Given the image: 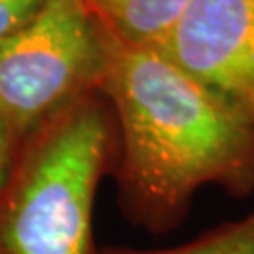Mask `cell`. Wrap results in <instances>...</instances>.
Here are the masks:
<instances>
[{
    "mask_svg": "<svg viewBox=\"0 0 254 254\" xmlns=\"http://www.w3.org/2000/svg\"><path fill=\"white\" fill-rule=\"evenodd\" d=\"M100 92L117 125L121 198L139 224L173 226L205 185L234 196L254 189V111L156 49L111 38Z\"/></svg>",
    "mask_w": 254,
    "mask_h": 254,
    "instance_id": "cell-1",
    "label": "cell"
},
{
    "mask_svg": "<svg viewBox=\"0 0 254 254\" xmlns=\"http://www.w3.org/2000/svg\"><path fill=\"white\" fill-rule=\"evenodd\" d=\"M119 134L100 91L59 111L19 147L0 196V254H98L92 209Z\"/></svg>",
    "mask_w": 254,
    "mask_h": 254,
    "instance_id": "cell-2",
    "label": "cell"
},
{
    "mask_svg": "<svg viewBox=\"0 0 254 254\" xmlns=\"http://www.w3.org/2000/svg\"><path fill=\"white\" fill-rule=\"evenodd\" d=\"M109 46L85 0H49L0 44V119L17 151L59 111L100 91Z\"/></svg>",
    "mask_w": 254,
    "mask_h": 254,
    "instance_id": "cell-3",
    "label": "cell"
},
{
    "mask_svg": "<svg viewBox=\"0 0 254 254\" xmlns=\"http://www.w3.org/2000/svg\"><path fill=\"white\" fill-rule=\"evenodd\" d=\"M156 51L254 111V0H190Z\"/></svg>",
    "mask_w": 254,
    "mask_h": 254,
    "instance_id": "cell-4",
    "label": "cell"
},
{
    "mask_svg": "<svg viewBox=\"0 0 254 254\" xmlns=\"http://www.w3.org/2000/svg\"><path fill=\"white\" fill-rule=\"evenodd\" d=\"M190 0H85L92 17L117 44L156 49Z\"/></svg>",
    "mask_w": 254,
    "mask_h": 254,
    "instance_id": "cell-5",
    "label": "cell"
},
{
    "mask_svg": "<svg viewBox=\"0 0 254 254\" xmlns=\"http://www.w3.org/2000/svg\"><path fill=\"white\" fill-rule=\"evenodd\" d=\"M100 254H254V213L179 247L158 251L106 249Z\"/></svg>",
    "mask_w": 254,
    "mask_h": 254,
    "instance_id": "cell-6",
    "label": "cell"
},
{
    "mask_svg": "<svg viewBox=\"0 0 254 254\" xmlns=\"http://www.w3.org/2000/svg\"><path fill=\"white\" fill-rule=\"evenodd\" d=\"M49 0H0V44L27 27Z\"/></svg>",
    "mask_w": 254,
    "mask_h": 254,
    "instance_id": "cell-7",
    "label": "cell"
},
{
    "mask_svg": "<svg viewBox=\"0 0 254 254\" xmlns=\"http://www.w3.org/2000/svg\"><path fill=\"white\" fill-rule=\"evenodd\" d=\"M15 156H17V147L9 136L8 128L4 127V123L0 119V196H2V192L8 185Z\"/></svg>",
    "mask_w": 254,
    "mask_h": 254,
    "instance_id": "cell-8",
    "label": "cell"
}]
</instances>
